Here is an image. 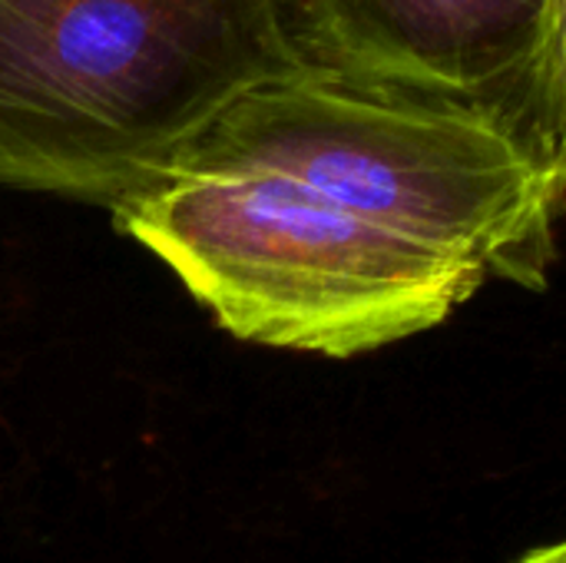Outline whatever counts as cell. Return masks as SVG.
Segmentation results:
<instances>
[{"instance_id": "cell-1", "label": "cell", "mask_w": 566, "mask_h": 563, "mask_svg": "<svg viewBox=\"0 0 566 563\" xmlns=\"http://www.w3.org/2000/svg\"><path fill=\"white\" fill-rule=\"evenodd\" d=\"M315 73L285 0H0V183L113 209L239 96Z\"/></svg>"}, {"instance_id": "cell-2", "label": "cell", "mask_w": 566, "mask_h": 563, "mask_svg": "<svg viewBox=\"0 0 566 563\" xmlns=\"http://www.w3.org/2000/svg\"><path fill=\"white\" fill-rule=\"evenodd\" d=\"M172 173H265L328 206L544 292L564 169L494 116L315 73L239 96ZM163 176V179H166Z\"/></svg>"}, {"instance_id": "cell-3", "label": "cell", "mask_w": 566, "mask_h": 563, "mask_svg": "<svg viewBox=\"0 0 566 563\" xmlns=\"http://www.w3.org/2000/svg\"><path fill=\"white\" fill-rule=\"evenodd\" d=\"M235 338L352 358L441 325L488 275L265 173H172L109 209Z\"/></svg>"}, {"instance_id": "cell-4", "label": "cell", "mask_w": 566, "mask_h": 563, "mask_svg": "<svg viewBox=\"0 0 566 563\" xmlns=\"http://www.w3.org/2000/svg\"><path fill=\"white\" fill-rule=\"evenodd\" d=\"M312 66L461 103L566 173V0H285Z\"/></svg>"}, {"instance_id": "cell-5", "label": "cell", "mask_w": 566, "mask_h": 563, "mask_svg": "<svg viewBox=\"0 0 566 563\" xmlns=\"http://www.w3.org/2000/svg\"><path fill=\"white\" fill-rule=\"evenodd\" d=\"M521 563H566L564 544H551V548H541L534 554H527Z\"/></svg>"}]
</instances>
